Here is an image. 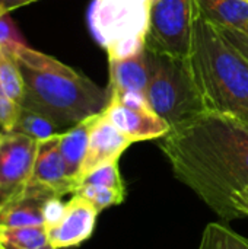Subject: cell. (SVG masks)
Returning a JSON list of instances; mask_svg holds the SVG:
<instances>
[{"label": "cell", "instance_id": "obj_1", "mask_svg": "<svg viewBox=\"0 0 248 249\" xmlns=\"http://www.w3.org/2000/svg\"><path fill=\"white\" fill-rule=\"evenodd\" d=\"M174 177L224 222L241 219L232 197L248 185V123L202 112L159 139Z\"/></svg>", "mask_w": 248, "mask_h": 249}, {"label": "cell", "instance_id": "obj_2", "mask_svg": "<svg viewBox=\"0 0 248 249\" xmlns=\"http://www.w3.org/2000/svg\"><path fill=\"white\" fill-rule=\"evenodd\" d=\"M13 54L25 83L20 107L47 117L58 128H70L108 105V89L57 58L28 45Z\"/></svg>", "mask_w": 248, "mask_h": 249}, {"label": "cell", "instance_id": "obj_3", "mask_svg": "<svg viewBox=\"0 0 248 249\" xmlns=\"http://www.w3.org/2000/svg\"><path fill=\"white\" fill-rule=\"evenodd\" d=\"M187 63L205 111L248 123V61L196 7Z\"/></svg>", "mask_w": 248, "mask_h": 249}, {"label": "cell", "instance_id": "obj_4", "mask_svg": "<svg viewBox=\"0 0 248 249\" xmlns=\"http://www.w3.org/2000/svg\"><path fill=\"white\" fill-rule=\"evenodd\" d=\"M148 58L149 83L146 98L153 112L165 120L171 128L205 112L187 60L172 58L149 50Z\"/></svg>", "mask_w": 248, "mask_h": 249}, {"label": "cell", "instance_id": "obj_5", "mask_svg": "<svg viewBox=\"0 0 248 249\" xmlns=\"http://www.w3.org/2000/svg\"><path fill=\"white\" fill-rule=\"evenodd\" d=\"M152 0H94L89 28L108 60H120L145 50Z\"/></svg>", "mask_w": 248, "mask_h": 249}, {"label": "cell", "instance_id": "obj_6", "mask_svg": "<svg viewBox=\"0 0 248 249\" xmlns=\"http://www.w3.org/2000/svg\"><path fill=\"white\" fill-rule=\"evenodd\" d=\"M194 19L193 0H158L152 3L145 38L146 50L187 60Z\"/></svg>", "mask_w": 248, "mask_h": 249}, {"label": "cell", "instance_id": "obj_7", "mask_svg": "<svg viewBox=\"0 0 248 249\" xmlns=\"http://www.w3.org/2000/svg\"><path fill=\"white\" fill-rule=\"evenodd\" d=\"M38 142L20 133L0 136V209L25 194L31 184Z\"/></svg>", "mask_w": 248, "mask_h": 249}, {"label": "cell", "instance_id": "obj_8", "mask_svg": "<svg viewBox=\"0 0 248 249\" xmlns=\"http://www.w3.org/2000/svg\"><path fill=\"white\" fill-rule=\"evenodd\" d=\"M99 212L82 196L73 197L64 203L60 217L47 226L48 242L54 249L75 248L86 242L96 226Z\"/></svg>", "mask_w": 248, "mask_h": 249}, {"label": "cell", "instance_id": "obj_9", "mask_svg": "<svg viewBox=\"0 0 248 249\" xmlns=\"http://www.w3.org/2000/svg\"><path fill=\"white\" fill-rule=\"evenodd\" d=\"M133 144V142L124 136L102 112L94 115L91 130H89V143L85 160L82 163L80 175L77 182L95 168L118 162L120 156Z\"/></svg>", "mask_w": 248, "mask_h": 249}, {"label": "cell", "instance_id": "obj_10", "mask_svg": "<svg viewBox=\"0 0 248 249\" xmlns=\"http://www.w3.org/2000/svg\"><path fill=\"white\" fill-rule=\"evenodd\" d=\"M58 137L60 133L51 139L38 142V150L29 185L61 198L66 194H75L76 184L67 175L58 147Z\"/></svg>", "mask_w": 248, "mask_h": 249}, {"label": "cell", "instance_id": "obj_11", "mask_svg": "<svg viewBox=\"0 0 248 249\" xmlns=\"http://www.w3.org/2000/svg\"><path fill=\"white\" fill-rule=\"evenodd\" d=\"M104 114L133 143L162 139L171 130L170 124L152 108H130L113 98H110Z\"/></svg>", "mask_w": 248, "mask_h": 249}, {"label": "cell", "instance_id": "obj_12", "mask_svg": "<svg viewBox=\"0 0 248 249\" xmlns=\"http://www.w3.org/2000/svg\"><path fill=\"white\" fill-rule=\"evenodd\" d=\"M110 63V95L140 93L146 95L149 83V58L148 50H142L120 60H108Z\"/></svg>", "mask_w": 248, "mask_h": 249}, {"label": "cell", "instance_id": "obj_13", "mask_svg": "<svg viewBox=\"0 0 248 249\" xmlns=\"http://www.w3.org/2000/svg\"><path fill=\"white\" fill-rule=\"evenodd\" d=\"M50 193L28 187L23 196L0 209V226H45Z\"/></svg>", "mask_w": 248, "mask_h": 249}, {"label": "cell", "instance_id": "obj_14", "mask_svg": "<svg viewBox=\"0 0 248 249\" xmlns=\"http://www.w3.org/2000/svg\"><path fill=\"white\" fill-rule=\"evenodd\" d=\"M92 118L94 115L67 128L66 131H61L58 137V147H60V153L66 165L67 175L70 179L75 181L76 187H77V179L80 175L82 163L85 160L86 150H88Z\"/></svg>", "mask_w": 248, "mask_h": 249}, {"label": "cell", "instance_id": "obj_15", "mask_svg": "<svg viewBox=\"0 0 248 249\" xmlns=\"http://www.w3.org/2000/svg\"><path fill=\"white\" fill-rule=\"evenodd\" d=\"M194 7L213 25L246 31L248 28L247 0H193Z\"/></svg>", "mask_w": 248, "mask_h": 249}, {"label": "cell", "instance_id": "obj_16", "mask_svg": "<svg viewBox=\"0 0 248 249\" xmlns=\"http://www.w3.org/2000/svg\"><path fill=\"white\" fill-rule=\"evenodd\" d=\"M47 245L45 226H0V249H39Z\"/></svg>", "mask_w": 248, "mask_h": 249}, {"label": "cell", "instance_id": "obj_17", "mask_svg": "<svg viewBox=\"0 0 248 249\" xmlns=\"http://www.w3.org/2000/svg\"><path fill=\"white\" fill-rule=\"evenodd\" d=\"M13 131L25 134L37 142L51 139L56 134L61 133L60 128L51 120H48L47 117H44L35 111L23 108V107H20V109H19V115H18L16 124L13 127Z\"/></svg>", "mask_w": 248, "mask_h": 249}, {"label": "cell", "instance_id": "obj_18", "mask_svg": "<svg viewBox=\"0 0 248 249\" xmlns=\"http://www.w3.org/2000/svg\"><path fill=\"white\" fill-rule=\"evenodd\" d=\"M0 85L6 95L20 105L25 95L23 76L15 54L6 48H0Z\"/></svg>", "mask_w": 248, "mask_h": 249}, {"label": "cell", "instance_id": "obj_19", "mask_svg": "<svg viewBox=\"0 0 248 249\" xmlns=\"http://www.w3.org/2000/svg\"><path fill=\"white\" fill-rule=\"evenodd\" d=\"M202 244L205 249H248L247 238L221 223L208 225Z\"/></svg>", "mask_w": 248, "mask_h": 249}, {"label": "cell", "instance_id": "obj_20", "mask_svg": "<svg viewBox=\"0 0 248 249\" xmlns=\"http://www.w3.org/2000/svg\"><path fill=\"white\" fill-rule=\"evenodd\" d=\"M75 194L82 196L89 203H92L99 213L113 206H120L126 197V191L92 184H79Z\"/></svg>", "mask_w": 248, "mask_h": 249}, {"label": "cell", "instance_id": "obj_21", "mask_svg": "<svg viewBox=\"0 0 248 249\" xmlns=\"http://www.w3.org/2000/svg\"><path fill=\"white\" fill-rule=\"evenodd\" d=\"M79 184H92V185H101V187H108V188L126 191L124 182H123V178L120 174L118 162H110V163H104V165L95 168L94 171L86 174L77 182V185Z\"/></svg>", "mask_w": 248, "mask_h": 249}, {"label": "cell", "instance_id": "obj_22", "mask_svg": "<svg viewBox=\"0 0 248 249\" xmlns=\"http://www.w3.org/2000/svg\"><path fill=\"white\" fill-rule=\"evenodd\" d=\"M23 45L26 44L12 18L9 15H0V48L15 53Z\"/></svg>", "mask_w": 248, "mask_h": 249}, {"label": "cell", "instance_id": "obj_23", "mask_svg": "<svg viewBox=\"0 0 248 249\" xmlns=\"http://www.w3.org/2000/svg\"><path fill=\"white\" fill-rule=\"evenodd\" d=\"M19 109H20V105L13 102L6 95V92L3 90L0 85V130L1 133L13 131V127L19 115Z\"/></svg>", "mask_w": 248, "mask_h": 249}, {"label": "cell", "instance_id": "obj_24", "mask_svg": "<svg viewBox=\"0 0 248 249\" xmlns=\"http://www.w3.org/2000/svg\"><path fill=\"white\" fill-rule=\"evenodd\" d=\"M216 26V25H215ZM218 31L222 34V36L232 45L235 47L243 57L248 61V36L244 31L240 29H234V28H224V26H216Z\"/></svg>", "mask_w": 248, "mask_h": 249}, {"label": "cell", "instance_id": "obj_25", "mask_svg": "<svg viewBox=\"0 0 248 249\" xmlns=\"http://www.w3.org/2000/svg\"><path fill=\"white\" fill-rule=\"evenodd\" d=\"M232 204L240 217H248V185L232 197Z\"/></svg>", "mask_w": 248, "mask_h": 249}, {"label": "cell", "instance_id": "obj_26", "mask_svg": "<svg viewBox=\"0 0 248 249\" xmlns=\"http://www.w3.org/2000/svg\"><path fill=\"white\" fill-rule=\"evenodd\" d=\"M37 0H0V15H9L10 12L31 4Z\"/></svg>", "mask_w": 248, "mask_h": 249}, {"label": "cell", "instance_id": "obj_27", "mask_svg": "<svg viewBox=\"0 0 248 249\" xmlns=\"http://www.w3.org/2000/svg\"><path fill=\"white\" fill-rule=\"evenodd\" d=\"M244 32H246V34H247V36H248V28H247V29H246V31H244Z\"/></svg>", "mask_w": 248, "mask_h": 249}, {"label": "cell", "instance_id": "obj_28", "mask_svg": "<svg viewBox=\"0 0 248 249\" xmlns=\"http://www.w3.org/2000/svg\"><path fill=\"white\" fill-rule=\"evenodd\" d=\"M155 1H158V0H152V3H155Z\"/></svg>", "mask_w": 248, "mask_h": 249}, {"label": "cell", "instance_id": "obj_29", "mask_svg": "<svg viewBox=\"0 0 248 249\" xmlns=\"http://www.w3.org/2000/svg\"><path fill=\"white\" fill-rule=\"evenodd\" d=\"M199 249H203V247H202V245H200V248H199Z\"/></svg>", "mask_w": 248, "mask_h": 249}, {"label": "cell", "instance_id": "obj_30", "mask_svg": "<svg viewBox=\"0 0 248 249\" xmlns=\"http://www.w3.org/2000/svg\"><path fill=\"white\" fill-rule=\"evenodd\" d=\"M0 136H1V131H0Z\"/></svg>", "mask_w": 248, "mask_h": 249}, {"label": "cell", "instance_id": "obj_31", "mask_svg": "<svg viewBox=\"0 0 248 249\" xmlns=\"http://www.w3.org/2000/svg\"><path fill=\"white\" fill-rule=\"evenodd\" d=\"M247 1H248V0H247Z\"/></svg>", "mask_w": 248, "mask_h": 249}]
</instances>
